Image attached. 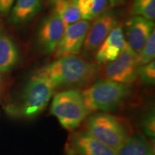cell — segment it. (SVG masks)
Listing matches in <instances>:
<instances>
[{"instance_id": "6da1fadb", "label": "cell", "mask_w": 155, "mask_h": 155, "mask_svg": "<svg viewBox=\"0 0 155 155\" xmlns=\"http://www.w3.org/2000/svg\"><path fill=\"white\" fill-rule=\"evenodd\" d=\"M100 67L78 55L65 56L36 71L51 81L55 89L86 86L98 75Z\"/></svg>"}, {"instance_id": "7a4b0ae2", "label": "cell", "mask_w": 155, "mask_h": 155, "mask_svg": "<svg viewBox=\"0 0 155 155\" xmlns=\"http://www.w3.org/2000/svg\"><path fill=\"white\" fill-rule=\"evenodd\" d=\"M55 91L49 79L35 72L25 85L18 101L8 106L7 111L16 116L35 117L45 109Z\"/></svg>"}, {"instance_id": "3957f363", "label": "cell", "mask_w": 155, "mask_h": 155, "mask_svg": "<svg viewBox=\"0 0 155 155\" xmlns=\"http://www.w3.org/2000/svg\"><path fill=\"white\" fill-rule=\"evenodd\" d=\"M85 127L94 137L116 152L134 133L128 120L106 113H96L88 116Z\"/></svg>"}, {"instance_id": "277c9868", "label": "cell", "mask_w": 155, "mask_h": 155, "mask_svg": "<svg viewBox=\"0 0 155 155\" xmlns=\"http://www.w3.org/2000/svg\"><path fill=\"white\" fill-rule=\"evenodd\" d=\"M131 85L103 80L84 89L82 95L89 113L111 111L124 104L131 94Z\"/></svg>"}, {"instance_id": "5b68a950", "label": "cell", "mask_w": 155, "mask_h": 155, "mask_svg": "<svg viewBox=\"0 0 155 155\" xmlns=\"http://www.w3.org/2000/svg\"><path fill=\"white\" fill-rule=\"evenodd\" d=\"M50 112L62 127L68 131L78 127L90 114L82 93L75 89H68L55 95Z\"/></svg>"}, {"instance_id": "8992f818", "label": "cell", "mask_w": 155, "mask_h": 155, "mask_svg": "<svg viewBox=\"0 0 155 155\" xmlns=\"http://www.w3.org/2000/svg\"><path fill=\"white\" fill-rule=\"evenodd\" d=\"M136 54L130 48L124 51L113 61L104 63L100 68L98 75L104 80L130 84L138 79Z\"/></svg>"}, {"instance_id": "52a82bcc", "label": "cell", "mask_w": 155, "mask_h": 155, "mask_svg": "<svg viewBox=\"0 0 155 155\" xmlns=\"http://www.w3.org/2000/svg\"><path fill=\"white\" fill-rule=\"evenodd\" d=\"M91 25L88 20L80 19L78 22L67 25L55 51V58L78 55L82 49Z\"/></svg>"}, {"instance_id": "ba28073f", "label": "cell", "mask_w": 155, "mask_h": 155, "mask_svg": "<svg viewBox=\"0 0 155 155\" xmlns=\"http://www.w3.org/2000/svg\"><path fill=\"white\" fill-rule=\"evenodd\" d=\"M118 25V19L112 12H105L91 25L83 45V53L89 56L96 51L110 32Z\"/></svg>"}, {"instance_id": "9c48e42d", "label": "cell", "mask_w": 155, "mask_h": 155, "mask_svg": "<svg viewBox=\"0 0 155 155\" xmlns=\"http://www.w3.org/2000/svg\"><path fill=\"white\" fill-rule=\"evenodd\" d=\"M65 28L63 21L55 13L42 20L38 32V43L44 53L52 54L55 51Z\"/></svg>"}, {"instance_id": "30bf717a", "label": "cell", "mask_w": 155, "mask_h": 155, "mask_svg": "<svg viewBox=\"0 0 155 155\" xmlns=\"http://www.w3.org/2000/svg\"><path fill=\"white\" fill-rule=\"evenodd\" d=\"M66 145L78 155H118L116 150L97 139L86 129L70 135Z\"/></svg>"}, {"instance_id": "8fae6325", "label": "cell", "mask_w": 155, "mask_h": 155, "mask_svg": "<svg viewBox=\"0 0 155 155\" xmlns=\"http://www.w3.org/2000/svg\"><path fill=\"white\" fill-rule=\"evenodd\" d=\"M152 20L141 16L129 18L126 22V41L134 53H138L154 30Z\"/></svg>"}, {"instance_id": "7c38bea8", "label": "cell", "mask_w": 155, "mask_h": 155, "mask_svg": "<svg viewBox=\"0 0 155 155\" xmlns=\"http://www.w3.org/2000/svg\"><path fill=\"white\" fill-rule=\"evenodd\" d=\"M128 47L121 26H116L96 50V60L98 64L113 61Z\"/></svg>"}, {"instance_id": "4fadbf2b", "label": "cell", "mask_w": 155, "mask_h": 155, "mask_svg": "<svg viewBox=\"0 0 155 155\" xmlns=\"http://www.w3.org/2000/svg\"><path fill=\"white\" fill-rule=\"evenodd\" d=\"M43 0H17L10 15V22L22 25L32 19L39 12Z\"/></svg>"}, {"instance_id": "5bb4252c", "label": "cell", "mask_w": 155, "mask_h": 155, "mask_svg": "<svg viewBox=\"0 0 155 155\" xmlns=\"http://www.w3.org/2000/svg\"><path fill=\"white\" fill-rule=\"evenodd\" d=\"M118 155H155L154 145L143 134L132 135L117 151Z\"/></svg>"}, {"instance_id": "9a60e30c", "label": "cell", "mask_w": 155, "mask_h": 155, "mask_svg": "<svg viewBox=\"0 0 155 155\" xmlns=\"http://www.w3.org/2000/svg\"><path fill=\"white\" fill-rule=\"evenodd\" d=\"M18 60V50L12 39L5 35H0V73L11 71Z\"/></svg>"}, {"instance_id": "2e32d148", "label": "cell", "mask_w": 155, "mask_h": 155, "mask_svg": "<svg viewBox=\"0 0 155 155\" xmlns=\"http://www.w3.org/2000/svg\"><path fill=\"white\" fill-rule=\"evenodd\" d=\"M50 4L53 13L57 15L66 26L81 19L80 10L74 0H50Z\"/></svg>"}, {"instance_id": "e0dca14e", "label": "cell", "mask_w": 155, "mask_h": 155, "mask_svg": "<svg viewBox=\"0 0 155 155\" xmlns=\"http://www.w3.org/2000/svg\"><path fill=\"white\" fill-rule=\"evenodd\" d=\"M81 18L90 21L105 12L108 0H77Z\"/></svg>"}, {"instance_id": "ac0fdd59", "label": "cell", "mask_w": 155, "mask_h": 155, "mask_svg": "<svg viewBox=\"0 0 155 155\" xmlns=\"http://www.w3.org/2000/svg\"><path fill=\"white\" fill-rule=\"evenodd\" d=\"M155 57V32L154 30L149 37L142 48L136 55L137 66L146 65L154 59Z\"/></svg>"}, {"instance_id": "d6986e66", "label": "cell", "mask_w": 155, "mask_h": 155, "mask_svg": "<svg viewBox=\"0 0 155 155\" xmlns=\"http://www.w3.org/2000/svg\"><path fill=\"white\" fill-rule=\"evenodd\" d=\"M131 11L137 16L153 20L155 17V0H134Z\"/></svg>"}, {"instance_id": "ffe728a7", "label": "cell", "mask_w": 155, "mask_h": 155, "mask_svg": "<svg viewBox=\"0 0 155 155\" xmlns=\"http://www.w3.org/2000/svg\"><path fill=\"white\" fill-rule=\"evenodd\" d=\"M138 78L146 85L154 84L155 82V62L154 60L146 65H141L137 68Z\"/></svg>"}, {"instance_id": "44dd1931", "label": "cell", "mask_w": 155, "mask_h": 155, "mask_svg": "<svg viewBox=\"0 0 155 155\" xmlns=\"http://www.w3.org/2000/svg\"><path fill=\"white\" fill-rule=\"evenodd\" d=\"M142 126L145 134L151 138H154L155 135V117L154 112L149 114L145 117Z\"/></svg>"}, {"instance_id": "7402d4cb", "label": "cell", "mask_w": 155, "mask_h": 155, "mask_svg": "<svg viewBox=\"0 0 155 155\" xmlns=\"http://www.w3.org/2000/svg\"><path fill=\"white\" fill-rule=\"evenodd\" d=\"M15 0H0V15H5L10 10Z\"/></svg>"}, {"instance_id": "603a6c76", "label": "cell", "mask_w": 155, "mask_h": 155, "mask_svg": "<svg viewBox=\"0 0 155 155\" xmlns=\"http://www.w3.org/2000/svg\"><path fill=\"white\" fill-rule=\"evenodd\" d=\"M65 154L66 155H78L76 153H75L73 151L71 150L70 147H68L65 144Z\"/></svg>"}, {"instance_id": "cb8c5ba5", "label": "cell", "mask_w": 155, "mask_h": 155, "mask_svg": "<svg viewBox=\"0 0 155 155\" xmlns=\"http://www.w3.org/2000/svg\"><path fill=\"white\" fill-rule=\"evenodd\" d=\"M122 1L123 0H108V2L111 7H115V6L119 5Z\"/></svg>"}, {"instance_id": "d4e9b609", "label": "cell", "mask_w": 155, "mask_h": 155, "mask_svg": "<svg viewBox=\"0 0 155 155\" xmlns=\"http://www.w3.org/2000/svg\"><path fill=\"white\" fill-rule=\"evenodd\" d=\"M0 86H1V80H0Z\"/></svg>"}, {"instance_id": "484cf974", "label": "cell", "mask_w": 155, "mask_h": 155, "mask_svg": "<svg viewBox=\"0 0 155 155\" xmlns=\"http://www.w3.org/2000/svg\"><path fill=\"white\" fill-rule=\"evenodd\" d=\"M74 1H75V2H76V1H77V0H74Z\"/></svg>"}]
</instances>
